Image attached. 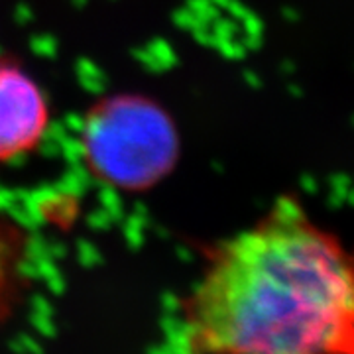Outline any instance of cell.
Masks as SVG:
<instances>
[{"label":"cell","instance_id":"1","mask_svg":"<svg viewBox=\"0 0 354 354\" xmlns=\"http://www.w3.org/2000/svg\"><path fill=\"white\" fill-rule=\"evenodd\" d=\"M183 313L197 354H353V264L286 197L211 254Z\"/></svg>","mask_w":354,"mask_h":354},{"label":"cell","instance_id":"2","mask_svg":"<svg viewBox=\"0 0 354 354\" xmlns=\"http://www.w3.org/2000/svg\"><path fill=\"white\" fill-rule=\"evenodd\" d=\"M48 128L39 87L14 65H0V162L30 152Z\"/></svg>","mask_w":354,"mask_h":354}]
</instances>
